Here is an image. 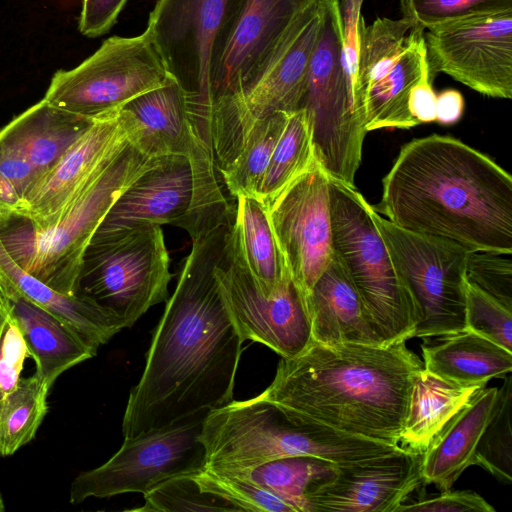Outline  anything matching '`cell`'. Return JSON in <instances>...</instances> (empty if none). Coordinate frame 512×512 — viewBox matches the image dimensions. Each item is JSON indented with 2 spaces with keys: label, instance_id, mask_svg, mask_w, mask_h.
Listing matches in <instances>:
<instances>
[{
  "label": "cell",
  "instance_id": "9",
  "mask_svg": "<svg viewBox=\"0 0 512 512\" xmlns=\"http://www.w3.org/2000/svg\"><path fill=\"white\" fill-rule=\"evenodd\" d=\"M169 266L161 225L146 224L90 242L83 255L77 294L111 311L129 328L152 306L169 299Z\"/></svg>",
  "mask_w": 512,
  "mask_h": 512
},
{
  "label": "cell",
  "instance_id": "36",
  "mask_svg": "<svg viewBox=\"0 0 512 512\" xmlns=\"http://www.w3.org/2000/svg\"><path fill=\"white\" fill-rule=\"evenodd\" d=\"M193 477L201 490L222 497L239 511L296 512L282 498L248 479L207 467Z\"/></svg>",
  "mask_w": 512,
  "mask_h": 512
},
{
  "label": "cell",
  "instance_id": "16",
  "mask_svg": "<svg viewBox=\"0 0 512 512\" xmlns=\"http://www.w3.org/2000/svg\"><path fill=\"white\" fill-rule=\"evenodd\" d=\"M424 33L430 75L489 97H512V9L444 22Z\"/></svg>",
  "mask_w": 512,
  "mask_h": 512
},
{
  "label": "cell",
  "instance_id": "42",
  "mask_svg": "<svg viewBox=\"0 0 512 512\" xmlns=\"http://www.w3.org/2000/svg\"><path fill=\"white\" fill-rule=\"evenodd\" d=\"M494 512L495 509L472 490L441 492L434 497L403 503L396 512Z\"/></svg>",
  "mask_w": 512,
  "mask_h": 512
},
{
  "label": "cell",
  "instance_id": "23",
  "mask_svg": "<svg viewBox=\"0 0 512 512\" xmlns=\"http://www.w3.org/2000/svg\"><path fill=\"white\" fill-rule=\"evenodd\" d=\"M0 293L36 364L35 374L51 388L66 370L94 357L98 348L76 330L20 294L0 273Z\"/></svg>",
  "mask_w": 512,
  "mask_h": 512
},
{
  "label": "cell",
  "instance_id": "45",
  "mask_svg": "<svg viewBox=\"0 0 512 512\" xmlns=\"http://www.w3.org/2000/svg\"><path fill=\"white\" fill-rule=\"evenodd\" d=\"M128 0H82L80 33L89 38L106 34L116 23Z\"/></svg>",
  "mask_w": 512,
  "mask_h": 512
},
{
  "label": "cell",
  "instance_id": "20",
  "mask_svg": "<svg viewBox=\"0 0 512 512\" xmlns=\"http://www.w3.org/2000/svg\"><path fill=\"white\" fill-rule=\"evenodd\" d=\"M317 1L239 0L214 62L212 105L238 95L296 17Z\"/></svg>",
  "mask_w": 512,
  "mask_h": 512
},
{
  "label": "cell",
  "instance_id": "27",
  "mask_svg": "<svg viewBox=\"0 0 512 512\" xmlns=\"http://www.w3.org/2000/svg\"><path fill=\"white\" fill-rule=\"evenodd\" d=\"M0 273L20 294L68 324L97 348L125 328L116 315L92 299L61 293L24 271L10 257L1 240Z\"/></svg>",
  "mask_w": 512,
  "mask_h": 512
},
{
  "label": "cell",
  "instance_id": "13",
  "mask_svg": "<svg viewBox=\"0 0 512 512\" xmlns=\"http://www.w3.org/2000/svg\"><path fill=\"white\" fill-rule=\"evenodd\" d=\"M239 0H158L147 29L167 70L185 90L195 125L210 133L214 62Z\"/></svg>",
  "mask_w": 512,
  "mask_h": 512
},
{
  "label": "cell",
  "instance_id": "10",
  "mask_svg": "<svg viewBox=\"0 0 512 512\" xmlns=\"http://www.w3.org/2000/svg\"><path fill=\"white\" fill-rule=\"evenodd\" d=\"M119 115L128 141L143 154L180 155L190 161L194 184L190 222H213L230 211L217 180L214 152L198 134L187 94L173 77L168 75L161 86L127 102Z\"/></svg>",
  "mask_w": 512,
  "mask_h": 512
},
{
  "label": "cell",
  "instance_id": "26",
  "mask_svg": "<svg viewBox=\"0 0 512 512\" xmlns=\"http://www.w3.org/2000/svg\"><path fill=\"white\" fill-rule=\"evenodd\" d=\"M94 121L42 99L0 129V134L24 154L40 180L61 161Z\"/></svg>",
  "mask_w": 512,
  "mask_h": 512
},
{
  "label": "cell",
  "instance_id": "15",
  "mask_svg": "<svg viewBox=\"0 0 512 512\" xmlns=\"http://www.w3.org/2000/svg\"><path fill=\"white\" fill-rule=\"evenodd\" d=\"M206 414L125 437L107 462L72 481L70 502L79 504L91 497L124 493L145 495L173 477L199 472L206 467V451L200 440Z\"/></svg>",
  "mask_w": 512,
  "mask_h": 512
},
{
  "label": "cell",
  "instance_id": "7",
  "mask_svg": "<svg viewBox=\"0 0 512 512\" xmlns=\"http://www.w3.org/2000/svg\"><path fill=\"white\" fill-rule=\"evenodd\" d=\"M324 7L325 0H319L302 11L245 88L212 105L211 140L218 165L229 161L253 121L273 112L300 108Z\"/></svg>",
  "mask_w": 512,
  "mask_h": 512
},
{
  "label": "cell",
  "instance_id": "4",
  "mask_svg": "<svg viewBox=\"0 0 512 512\" xmlns=\"http://www.w3.org/2000/svg\"><path fill=\"white\" fill-rule=\"evenodd\" d=\"M129 141L93 180L39 230L21 215H0V240L27 273L68 295L78 291L83 255L119 195L154 162Z\"/></svg>",
  "mask_w": 512,
  "mask_h": 512
},
{
  "label": "cell",
  "instance_id": "43",
  "mask_svg": "<svg viewBox=\"0 0 512 512\" xmlns=\"http://www.w3.org/2000/svg\"><path fill=\"white\" fill-rule=\"evenodd\" d=\"M27 354L26 343L10 311L0 342V389L3 395L17 384Z\"/></svg>",
  "mask_w": 512,
  "mask_h": 512
},
{
  "label": "cell",
  "instance_id": "35",
  "mask_svg": "<svg viewBox=\"0 0 512 512\" xmlns=\"http://www.w3.org/2000/svg\"><path fill=\"white\" fill-rule=\"evenodd\" d=\"M498 399L492 417L476 447L473 465L480 466L498 481L512 483V377H504L498 388Z\"/></svg>",
  "mask_w": 512,
  "mask_h": 512
},
{
  "label": "cell",
  "instance_id": "3",
  "mask_svg": "<svg viewBox=\"0 0 512 512\" xmlns=\"http://www.w3.org/2000/svg\"><path fill=\"white\" fill-rule=\"evenodd\" d=\"M423 369L406 341L327 346L312 340L300 354L281 357L261 395L293 419L399 445Z\"/></svg>",
  "mask_w": 512,
  "mask_h": 512
},
{
  "label": "cell",
  "instance_id": "38",
  "mask_svg": "<svg viewBox=\"0 0 512 512\" xmlns=\"http://www.w3.org/2000/svg\"><path fill=\"white\" fill-rule=\"evenodd\" d=\"M466 329L512 352V310L465 281Z\"/></svg>",
  "mask_w": 512,
  "mask_h": 512
},
{
  "label": "cell",
  "instance_id": "11",
  "mask_svg": "<svg viewBox=\"0 0 512 512\" xmlns=\"http://www.w3.org/2000/svg\"><path fill=\"white\" fill-rule=\"evenodd\" d=\"M411 27L404 17L361 23L354 97L367 132L418 125L408 109L409 94L431 75L424 31Z\"/></svg>",
  "mask_w": 512,
  "mask_h": 512
},
{
  "label": "cell",
  "instance_id": "40",
  "mask_svg": "<svg viewBox=\"0 0 512 512\" xmlns=\"http://www.w3.org/2000/svg\"><path fill=\"white\" fill-rule=\"evenodd\" d=\"M512 253L471 251L466 280L512 310Z\"/></svg>",
  "mask_w": 512,
  "mask_h": 512
},
{
  "label": "cell",
  "instance_id": "8",
  "mask_svg": "<svg viewBox=\"0 0 512 512\" xmlns=\"http://www.w3.org/2000/svg\"><path fill=\"white\" fill-rule=\"evenodd\" d=\"M371 215L412 299L417 316L413 337L465 330V273L471 251L444 238L405 230L372 206Z\"/></svg>",
  "mask_w": 512,
  "mask_h": 512
},
{
  "label": "cell",
  "instance_id": "22",
  "mask_svg": "<svg viewBox=\"0 0 512 512\" xmlns=\"http://www.w3.org/2000/svg\"><path fill=\"white\" fill-rule=\"evenodd\" d=\"M190 161L180 155L155 157L115 200L91 242L120 236L146 224L180 227L193 199Z\"/></svg>",
  "mask_w": 512,
  "mask_h": 512
},
{
  "label": "cell",
  "instance_id": "29",
  "mask_svg": "<svg viewBox=\"0 0 512 512\" xmlns=\"http://www.w3.org/2000/svg\"><path fill=\"white\" fill-rule=\"evenodd\" d=\"M484 387L452 383L423 369L412 389L400 448L425 453L447 423Z\"/></svg>",
  "mask_w": 512,
  "mask_h": 512
},
{
  "label": "cell",
  "instance_id": "32",
  "mask_svg": "<svg viewBox=\"0 0 512 512\" xmlns=\"http://www.w3.org/2000/svg\"><path fill=\"white\" fill-rule=\"evenodd\" d=\"M335 468L336 465L322 458L296 455L254 467L219 472L253 481L282 498L296 512H309L307 496L312 486L333 473Z\"/></svg>",
  "mask_w": 512,
  "mask_h": 512
},
{
  "label": "cell",
  "instance_id": "28",
  "mask_svg": "<svg viewBox=\"0 0 512 512\" xmlns=\"http://www.w3.org/2000/svg\"><path fill=\"white\" fill-rule=\"evenodd\" d=\"M424 370L460 385H482L512 371V352L469 330L422 347Z\"/></svg>",
  "mask_w": 512,
  "mask_h": 512
},
{
  "label": "cell",
  "instance_id": "1",
  "mask_svg": "<svg viewBox=\"0 0 512 512\" xmlns=\"http://www.w3.org/2000/svg\"><path fill=\"white\" fill-rule=\"evenodd\" d=\"M233 220L192 240L154 330L142 376L130 391L124 438L206 414L233 400L244 340L215 276Z\"/></svg>",
  "mask_w": 512,
  "mask_h": 512
},
{
  "label": "cell",
  "instance_id": "25",
  "mask_svg": "<svg viewBox=\"0 0 512 512\" xmlns=\"http://www.w3.org/2000/svg\"><path fill=\"white\" fill-rule=\"evenodd\" d=\"M497 387H484L442 429L423 454L422 478L440 492L450 490L473 465L476 447L494 412Z\"/></svg>",
  "mask_w": 512,
  "mask_h": 512
},
{
  "label": "cell",
  "instance_id": "18",
  "mask_svg": "<svg viewBox=\"0 0 512 512\" xmlns=\"http://www.w3.org/2000/svg\"><path fill=\"white\" fill-rule=\"evenodd\" d=\"M266 206L284 265L305 301L334 258L328 173L316 160Z\"/></svg>",
  "mask_w": 512,
  "mask_h": 512
},
{
  "label": "cell",
  "instance_id": "24",
  "mask_svg": "<svg viewBox=\"0 0 512 512\" xmlns=\"http://www.w3.org/2000/svg\"><path fill=\"white\" fill-rule=\"evenodd\" d=\"M305 303L313 341L327 346L384 344L335 255L315 282Z\"/></svg>",
  "mask_w": 512,
  "mask_h": 512
},
{
  "label": "cell",
  "instance_id": "46",
  "mask_svg": "<svg viewBox=\"0 0 512 512\" xmlns=\"http://www.w3.org/2000/svg\"><path fill=\"white\" fill-rule=\"evenodd\" d=\"M436 96L430 76L423 78L411 89L408 109L418 125L436 121Z\"/></svg>",
  "mask_w": 512,
  "mask_h": 512
},
{
  "label": "cell",
  "instance_id": "33",
  "mask_svg": "<svg viewBox=\"0 0 512 512\" xmlns=\"http://www.w3.org/2000/svg\"><path fill=\"white\" fill-rule=\"evenodd\" d=\"M316 160L318 159L307 112L303 108L290 111L262 176L257 197L265 205L269 204Z\"/></svg>",
  "mask_w": 512,
  "mask_h": 512
},
{
  "label": "cell",
  "instance_id": "12",
  "mask_svg": "<svg viewBox=\"0 0 512 512\" xmlns=\"http://www.w3.org/2000/svg\"><path fill=\"white\" fill-rule=\"evenodd\" d=\"M310 119L315 154L329 176L355 186L367 131L354 119L342 57L339 0H325L300 105Z\"/></svg>",
  "mask_w": 512,
  "mask_h": 512
},
{
  "label": "cell",
  "instance_id": "5",
  "mask_svg": "<svg viewBox=\"0 0 512 512\" xmlns=\"http://www.w3.org/2000/svg\"><path fill=\"white\" fill-rule=\"evenodd\" d=\"M200 440L206 467L232 471L287 456L322 458L336 466L363 459L366 442L315 423L290 418L261 394L209 411Z\"/></svg>",
  "mask_w": 512,
  "mask_h": 512
},
{
  "label": "cell",
  "instance_id": "44",
  "mask_svg": "<svg viewBox=\"0 0 512 512\" xmlns=\"http://www.w3.org/2000/svg\"><path fill=\"white\" fill-rule=\"evenodd\" d=\"M0 175L14 186L22 204L39 180L36 171L24 154L1 134Z\"/></svg>",
  "mask_w": 512,
  "mask_h": 512
},
{
  "label": "cell",
  "instance_id": "14",
  "mask_svg": "<svg viewBox=\"0 0 512 512\" xmlns=\"http://www.w3.org/2000/svg\"><path fill=\"white\" fill-rule=\"evenodd\" d=\"M167 77L146 28L133 37L112 36L75 68L56 71L43 99L59 109L95 120L161 86Z\"/></svg>",
  "mask_w": 512,
  "mask_h": 512
},
{
  "label": "cell",
  "instance_id": "17",
  "mask_svg": "<svg viewBox=\"0 0 512 512\" xmlns=\"http://www.w3.org/2000/svg\"><path fill=\"white\" fill-rule=\"evenodd\" d=\"M215 276L244 341L261 343L287 358L300 354L311 343L306 303L290 276L272 294H263L231 239V229Z\"/></svg>",
  "mask_w": 512,
  "mask_h": 512
},
{
  "label": "cell",
  "instance_id": "19",
  "mask_svg": "<svg viewBox=\"0 0 512 512\" xmlns=\"http://www.w3.org/2000/svg\"><path fill=\"white\" fill-rule=\"evenodd\" d=\"M424 453L390 454L336 466L307 496L309 512H396L422 483Z\"/></svg>",
  "mask_w": 512,
  "mask_h": 512
},
{
  "label": "cell",
  "instance_id": "41",
  "mask_svg": "<svg viewBox=\"0 0 512 512\" xmlns=\"http://www.w3.org/2000/svg\"><path fill=\"white\" fill-rule=\"evenodd\" d=\"M364 0H339L341 16L342 57L348 81L351 112L358 124L364 125L355 111V83L359 57L361 8ZM365 129V128H364Z\"/></svg>",
  "mask_w": 512,
  "mask_h": 512
},
{
  "label": "cell",
  "instance_id": "30",
  "mask_svg": "<svg viewBox=\"0 0 512 512\" xmlns=\"http://www.w3.org/2000/svg\"><path fill=\"white\" fill-rule=\"evenodd\" d=\"M231 239L259 289L272 294L289 276L274 238L267 206L254 195H238Z\"/></svg>",
  "mask_w": 512,
  "mask_h": 512
},
{
  "label": "cell",
  "instance_id": "37",
  "mask_svg": "<svg viewBox=\"0 0 512 512\" xmlns=\"http://www.w3.org/2000/svg\"><path fill=\"white\" fill-rule=\"evenodd\" d=\"M145 503L134 510L141 512L239 511L227 500L201 490L193 477H173L143 495Z\"/></svg>",
  "mask_w": 512,
  "mask_h": 512
},
{
  "label": "cell",
  "instance_id": "48",
  "mask_svg": "<svg viewBox=\"0 0 512 512\" xmlns=\"http://www.w3.org/2000/svg\"><path fill=\"white\" fill-rule=\"evenodd\" d=\"M9 314H10L9 306H8L5 298L3 297V295L0 293V342H1L2 333L4 330L5 324L8 320ZM3 397H4L3 392L0 389V403H1Z\"/></svg>",
  "mask_w": 512,
  "mask_h": 512
},
{
  "label": "cell",
  "instance_id": "49",
  "mask_svg": "<svg viewBox=\"0 0 512 512\" xmlns=\"http://www.w3.org/2000/svg\"><path fill=\"white\" fill-rule=\"evenodd\" d=\"M4 509H5V507H4V501H3L2 496H1V494H0V512H3V511H4Z\"/></svg>",
  "mask_w": 512,
  "mask_h": 512
},
{
  "label": "cell",
  "instance_id": "39",
  "mask_svg": "<svg viewBox=\"0 0 512 512\" xmlns=\"http://www.w3.org/2000/svg\"><path fill=\"white\" fill-rule=\"evenodd\" d=\"M403 17L411 28L432 26L474 14L512 9V0H399Z\"/></svg>",
  "mask_w": 512,
  "mask_h": 512
},
{
  "label": "cell",
  "instance_id": "31",
  "mask_svg": "<svg viewBox=\"0 0 512 512\" xmlns=\"http://www.w3.org/2000/svg\"><path fill=\"white\" fill-rule=\"evenodd\" d=\"M289 112L277 111L252 122L230 160L218 169L230 194L254 195L285 127Z\"/></svg>",
  "mask_w": 512,
  "mask_h": 512
},
{
  "label": "cell",
  "instance_id": "21",
  "mask_svg": "<svg viewBox=\"0 0 512 512\" xmlns=\"http://www.w3.org/2000/svg\"><path fill=\"white\" fill-rule=\"evenodd\" d=\"M128 142L119 111L95 119L61 161L42 177L16 212L43 230Z\"/></svg>",
  "mask_w": 512,
  "mask_h": 512
},
{
  "label": "cell",
  "instance_id": "34",
  "mask_svg": "<svg viewBox=\"0 0 512 512\" xmlns=\"http://www.w3.org/2000/svg\"><path fill=\"white\" fill-rule=\"evenodd\" d=\"M50 387L35 373L19 378L0 403V455L10 456L30 442L48 410Z\"/></svg>",
  "mask_w": 512,
  "mask_h": 512
},
{
  "label": "cell",
  "instance_id": "47",
  "mask_svg": "<svg viewBox=\"0 0 512 512\" xmlns=\"http://www.w3.org/2000/svg\"><path fill=\"white\" fill-rule=\"evenodd\" d=\"M464 99L455 89H446L436 96V121L442 125H452L462 116Z\"/></svg>",
  "mask_w": 512,
  "mask_h": 512
},
{
  "label": "cell",
  "instance_id": "2",
  "mask_svg": "<svg viewBox=\"0 0 512 512\" xmlns=\"http://www.w3.org/2000/svg\"><path fill=\"white\" fill-rule=\"evenodd\" d=\"M377 212L397 226L470 251L512 253V177L451 136L406 143L382 181Z\"/></svg>",
  "mask_w": 512,
  "mask_h": 512
},
{
  "label": "cell",
  "instance_id": "6",
  "mask_svg": "<svg viewBox=\"0 0 512 512\" xmlns=\"http://www.w3.org/2000/svg\"><path fill=\"white\" fill-rule=\"evenodd\" d=\"M332 244L384 344L413 338L417 316L371 215L355 186L329 176Z\"/></svg>",
  "mask_w": 512,
  "mask_h": 512
}]
</instances>
